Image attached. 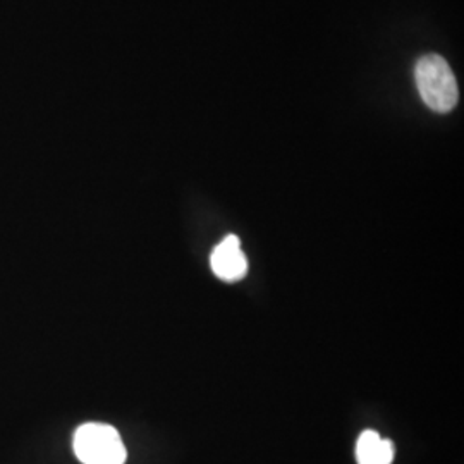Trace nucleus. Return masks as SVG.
I'll use <instances>...</instances> for the list:
<instances>
[{"mask_svg":"<svg viewBox=\"0 0 464 464\" xmlns=\"http://www.w3.org/2000/svg\"><path fill=\"white\" fill-rule=\"evenodd\" d=\"M416 86L425 105L439 112H450L458 100V84L448 61L437 53L423 55L415 67Z\"/></svg>","mask_w":464,"mask_h":464,"instance_id":"1","label":"nucleus"},{"mask_svg":"<svg viewBox=\"0 0 464 464\" xmlns=\"http://www.w3.org/2000/svg\"><path fill=\"white\" fill-rule=\"evenodd\" d=\"M210 266L218 279L236 282L245 277L248 270V260L241 249L237 236H227L222 239L210 256Z\"/></svg>","mask_w":464,"mask_h":464,"instance_id":"3","label":"nucleus"},{"mask_svg":"<svg viewBox=\"0 0 464 464\" xmlns=\"http://www.w3.org/2000/svg\"><path fill=\"white\" fill-rule=\"evenodd\" d=\"M74 452L83 464H124L126 448L119 431L103 423H86L74 433Z\"/></svg>","mask_w":464,"mask_h":464,"instance_id":"2","label":"nucleus"},{"mask_svg":"<svg viewBox=\"0 0 464 464\" xmlns=\"http://www.w3.org/2000/svg\"><path fill=\"white\" fill-rule=\"evenodd\" d=\"M356 459L358 464H392L394 446L377 431H363L356 444Z\"/></svg>","mask_w":464,"mask_h":464,"instance_id":"4","label":"nucleus"}]
</instances>
